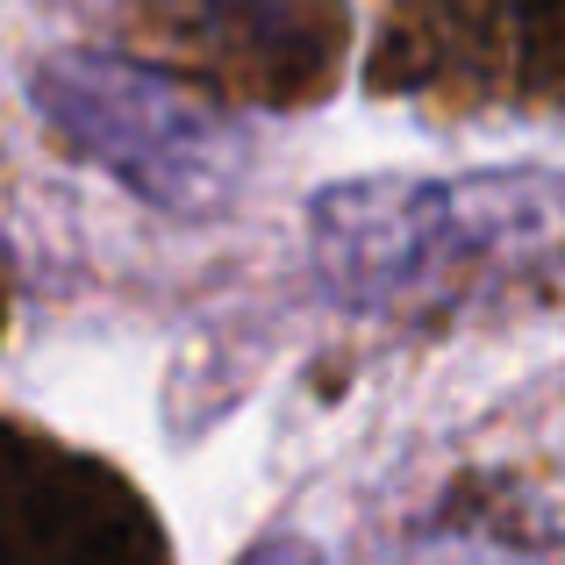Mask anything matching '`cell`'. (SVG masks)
Returning a JSON list of instances; mask_svg holds the SVG:
<instances>
[{
  "label": "cell",
  "mask_w": 565,
  "mask_h": 565,
  "mask_svg": "<svg viewBox=\"0 0 565 565\" xmlns=\"http://www.w3.org/2000/svg\"><path fill=\"white\" fill-rule=\"evenodd\" d=\"M308 258L330 301L415 308L487 279H537L558 265V172L509 166L472 180H344L308 201Z\"/></svg>",
  "instance_id": "1"
},
{
  "label": "cell",
  "mask_w": 565,
  "mask_h": 565,
  "mask_svg": "<svg viewBox=\"0 0 565 565\" xmlns=\"http://www.w3.org/2000/svg\"><path fill=\"white\" fill-rule=\"evenodd\" d=\"M36 108L65 151L122 180L158 215H215L244 186V137L151 65L115 51H57L36 65Z\"/></svg>",
  "instance_id": "2"
},
{
  "label": "cell",
  "mask_w": 565,
  "mask_h": 565,
  "mask_svg": "<svg viewBox=\"0 0 565 565\" xmlns=\"http://www.w3.org/2000/svg\"><path fill=\"white\" fill-rule=\"evenodd\" d=\"M0 565H166V537L115 466L0 423Z\"/></svg>",
  "instance_id": "3"
},
{
  "label": "cell",
  "mask_w": 565,
  "mask_h": 565,
  "mask_svg": "<svg viewBox=\"0 0 565 565\" xmlns=\"http://www.w3.org/2000/svg\"><path fill=\"white\" fill-rule=\"evenodd\" d=\"M380 86H458L552 108L558 86V0H386Z\"/></svg>",
  "instance_id": "4"
},
{
  "label": "cell",
  "mask_w": 565,
  "mask_h": 565,
  "mask_svg": "<svg viewBox=\"0 0 565 565\" xmlns=\"http://www.w3.org/2000/svg\"><path fill=\"white\" fill-rule=\"evenodd\" d=\"M158 29L201 72L287 108L322 94L344 51L337 0H158Z\"/></svg>",
  "instance_id": "5"
},
{
  "label": "cell",
  "mask_w": 565,
  "mask_h": 565,
  "mask_svg": "<svg viewBox=\"0 0 565 565\" xmlns=\"http://www.w3.org/2000/svg\"><path fill=\"white\" fill-rule=\"evenodd\" d=\"M244 565H322V558H316L308 537H265V544H250Z\"/></svg>",
  "instance_id": "6"
}]
</instances>
